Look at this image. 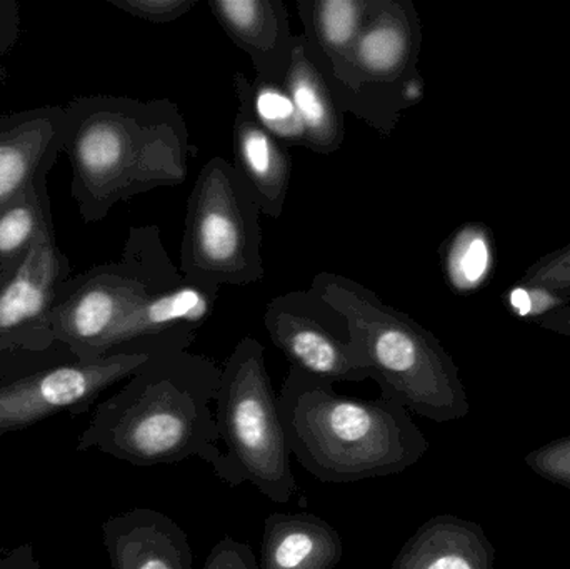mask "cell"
<instances>
[{
  "mask_svg": "<svg viewBox=\"0 0 570 569\" xmlns=\"http://www.w3.org/2000/svg\"><path fill=\"white\" fill-rule=\"evenodd\" d=\"M344 555L341 534L312 513H273L264 523L261 569H335Z\"/></svg>",
  "mask_w": 570,
  "mask_h": 569,
  "instance_id": "cell-18",
  "label": "cell"
},
{
  "mask_svg": "<svg viewBox=\"0 0 570 569\" xmlns=\"http://www.w3.org/2000/svg\"><path fill=\"white\" fill-rule=\"evenodd\" d=\"M0 569H42L32 543H20L0 550Z\"/></svg>",
  "mask_w": 570,
  "mask_h": 569,
  "instance_id": "cell-29",
  "label": "cell"
},
{
  "mask_svg": "<svg viewBox=\"0 0 570 569\" xmlns=\"http://www.w3.org/2000/svg\"><path fill=\"white\" fill-rule=\"evenodd\" d=\"M288 450L322 483L392 477L429 451L411 411L394 398L344 396L334 384L288 367L279 393Z\"/></svg>",
  "mask_w": 570,
  "mask_h": 569,
  "instance_id": "cell-3",
  "label": "cell"
},
{
  "mask_svg": "<svg viewBox=\"0 0 570 569\" xmlns=\"http://www.w3.org/2000/svg\"><path fill=\"white\" fill-rule=\"evenodd\" d=\"M521 283L544 287L570 297V243L561 249L539 257L522 274Z\"/></svg>",
  "mask_w": 570,
  "mask_h": 569,
  "instance_id": "cell-24",
  "label": "cell"
},
{
  "mask_svg": "<svg viewBox=\"0 0 570 569\" xmlns=\"http://www.w3.org/2000/svg\"><path fill=\"white\" fill-rule=\"evenodd\" d=\"M223 457L214 473L229 487L250 483L276 503L297 493L291 450L281 420L279 394L266 367V351L254 337L236 344L223 364L216 396Z\"/></svg>",
  "mask_w": 570,
  "mask_h": 569,
  "instance_id": "cell-5",
  "label": "cell"
},
{
  "mask_svg": "<svg viewBox=\"0 0 570 569\" xmlns=\"http://www.w3.org/2000/svg\"><path fill=\"white\" fill-rule=\"evenodd\" d=\"M233 86L239 106L246 107L267 133L287 147H305L304 127L284 84L267 82L257 77L250 82L244 73L236 72Z\"/></svg>",
  "mask_w": 570,
  "mask_h": 569,
  "instance_id": "cell-21",
  "label": "cell"
},
{
  "mask_svg": "<svg viewBox=\"0 0 570 569\" xmlns=\"http://www.w3.org/2000/svg\"><path fill=\"white\" fill-rule=\"evenodd\" d=\"M20 36V7L16 0H0V57L6 56Z\"/></svg>",
  "mask_w": 570,
  "mask_h": 569,
  "instance_id": "cell-28",
  "label": "cell"
},
{
  "mask_svg": "<svg viewBox=\"0 0 570 569\" xmlns=\"http://www.w3.org/2000/svg\"><path fill=\"white\" fill-rule=\"evenodd\" d=\"M102 540L114 569H193L186 531L166 513L136 508L102 524Z\"/></svg>",
  "mask_w": 570,
  "mask_h": 569,
  "instance_id": "cell-14",
  "label": "cell"
},
{
  "mask_svg": "<svg viewBox=\"0 0 570 569\" xmlns=\"http://www.w3.org/2000/svg\"><path fill=\"white\" fill-rule=\"evenodd\" d=\"M284 87L304 127L305 149L322 156L337 153L345 139V112L327 80L308 57L302 33L295 36Z\"/></svg>",
  "mask_w": 570,
  "mask_h": 569,
  "instance_id": "cell-19",
  "label": "cell"
},
{
  "mask_svg": "<svg viewBox=\"0 0 570 569\" xmlns=\"http://www.w3.org/2000/svg\"><path fill=\"white\" fill-rule=\"evenodd\" d=\"M207 6L233 43L250 57L257 79L284 84L295 36L283 0H209Z\"/></svg>",
  "mask_w": 570,
  "mask_h": 569,
  "instance_id": "cell-13",
  "label": "cell"
},
{
  "mask_svg": "<svg viewBox=\"0 0 570 569\" xmlns=\"http://www.w3.org/2000/svg\"><path fill=\"white\" fill-rule=\"evenodd\" d=\"M525 464L544 480L570 490V434L529 453Z\"/></svg>",
  "mask_w": 570,
  "mask_h": 569,
  "instance_id": "cell-25",
  "label": "cell"
},
{
  "mask_svg": "<svg viewBox=\"0 0 570 569\" xmlns=\"http://www.w3.org/2000/svg\"><path fill=\"white\" fill-rule=\"evenodd\" d=\"M70 277L53 217L26 256L0 267V374L70 353L53 334V310Z\"/></svg>",
  "mask_w": 570,
  "mask_h": 569,
  "instance_id": "cell-9",
  "label": "cell"
},
{
  "mask_svg": "<svg viewBox=\"0 0 570 569\" xmlns=\"http://www.w3.org/2000/svg\"><path fill=\"white\" fill-rule=\"evenodd\" d=\"M203 569H261L250 545L226 537L213 548Z\"/></svg>",
  "mask_w": 570,
  "mask_h": 569,
  "instance_id": "cell-27",
  "label": "cell"
},
{
  "mask_svg": "<svg viewBox=\"0 0 570 569\" xmlns=\"http://www.w3.org/2000/svg\"><path fill=\"white\" fill-rule=\"evenodd\" d=\"M63 109L62 153L83 223H100L139 194L186 183L194 146L173 100L96 94L76 97Z\"/></svg>",
  "mask_w": 570,
  "mask_h": 569,
  "instance_id": "cell-1",
  "label": "cell"
},
{
  "mask_svg": "<svg viewBox=\"0 0 570 569\" xmlns=\"http://www.w3.org/2000/svg\"><path fill=\"white\" fill-rule=\"evenodd\" d=\"M264 326L291 367L332 384L371 380L347 324L311 290L274 297Z\"/></svg>",
  "mask_w": 570,
  "mask_h": 569,
  "instance_id": "cell-11",
  "label": "cell"
},
{
  "mask_svg": "<svg viewBox=\"0 0 570 569\" xmlns=\"http://www.w3.org/2000/svg\"><path fill=\"white\" fill-rule=\"evenodd\" d=\"M391 569H495V548L481 524L438 514L405 541Z\"/></svg>",
  "mask_w": 570,
  "mask_h": 569,
  "instance_id": "cell-16",
  "label": "cell"
},
{
  "mask_svg": "<svg viewBox=\"0 0 570 569\" xmlns=\"http://www.w3.org/2000/svg\"><path fill=\"white\" fill-rule=\"evenodd\" d=\"M63 106H40L0 116V209L47 174L62 153Z\"/></svg>",
  "mask_w": 570,
  "mask_h": 569,
  "instance_id": "cell-12",
  "label": "cell"
},
{
  "mask_svg": "<svg viewBox=\"0 0 570 569\" xmlns=\"http://www.w3.org/2000/svg\"><path fill=\"white\" fill-rule=\"evenodd\" d=\"M183 283L159 227H130L119 259L63 283L53 310L56 340L80 361L107 356L126 321L147 301Z\"/></svg>",
  "mask_w": 570,
  "mask_h": 569,
  "instance_id": "cell-6",
  "label": "cell"
},
{
  "mask_svg": "<svg viewBox=\"0 0 570 569\" xmlns=\"http://www.w3.org/2000/svg\"><path fill=\"white\" fill-rule=\"evenodd\" d=\"M261 207L230 160L213 157L187 199L179 271L200 286H249L266 276Z\"/></svg>",
  "mask_w": 570,
  "mask_h": 569,
  "instance_id": "cell-7",
  "label": "cell"
},
{
  "mask_svg": "<svg viewBox=\"0 0 570 569\" xmlns=\"http://www.w3.org/2000/svg\"><path fill=\"white\" fill-rule=\"evenodd\" d=\"M159 353L119 351L80 361L72 353L0 374V436L27 430L57 414L87 413L100 394L129 380Z\"/></svg>",
  "mask_w": 570,
  "mask_h": 569,
  "instance_id": "cell-10",
  "label": "cell"
},
{
  "mask_svg": "<svg viewBox=\"0 0 570 569\" xmlns=\"http://www.w3.org/2000/svg\"><path fill=\"white\" fill-rule=\"evenodd\" d=\"M311 291L345 321L381 394L435 423L469 416L458 364L432 331L342 274H315Z\"/></svg>",
  "mask_w": 570,
  "mask_h": 569,
  "instance_id": "cell-4",
  "label": "cell"
},
{
  "mask_svg": "<svg viewBox=\"0 0 570 569\" xmlns=\"http://www.w3.org/2000/svg\"><path fill=\"white\" fill-rule=\"evenodd\" d=\"M52 217V200L47 179L39 180L0 209V267L16 263L29 253L47 220Z\"/></svg>",
  "mask_w": 570,
  "mask_h": 569,
  "instance_id": "cell-22",
  "label": "cell"
},
{
  "mask_svg": "<svg viewBox=\"0 0 570 569\" xmlns=\"http://www.w3.org/2000/svg\"><path fill=\"white\" fill-rule=\"evenodd\" d=\"M223 366L187 351L150 357L112 396L97 404L77 450L100 451L132 467L223 457L216 403Z\"/></svg>",
  "mask_w": 570,
  "mask_h": 569,
  "instance_id": "cell-2",
  "label": "cell"
},
{
  "mask_svg": "<svg viewBox=\"0 0 570 569\" xmlns=\"http://www.w3.org/2000/svg\"><path fill=\"white\" fill-rule=\"evenodd\" d=\"M422 23L412 0H372L335 99L345 114L391 137L425 94L419 72Z\"/></svg>",
  "mask_w": 570,
  "mask_h": 569,
  "instance_id": "cell-8",
  "label": "cell"
},
{
  "mask_svg": "<svg viewBox=\"0 0 570 569\" xmlns=\"http://www.w3.org/2000/svg\"><path fill=\"white\" fill-rule=\"evenodd\" d=\"M538 326H541L542 330L561 334V336L569 337L570 340V304L569 306L562 307V310L554 311V313L546 316Z\"/></svg>",
  "mask_w": 570,
  "mask_h": 569,
  "instance_id": "cell-30",
  "label": "cell"
},
{
  "mask_svg": "<svg viewBox=\"0 0 570 569\" xmlns=\"http://www.w3.org/2000/svg\"><path fill=\"white\" fill-rule=\"evenodd\" d=\"M495 263L494 234L484 223L462 224L441 247L442 273L459 296L484 290L494 277Z\"/></svg>",
  "mask_w": 570,
  "mask_h": 569,
  "instance_id": "cell-20",
  "label": "cell"
},
{
  "mask_svg": "<svg viewBox=\"0 0 570 569\" xmlns=\"http://www.w3.org/2000/svg\"><path fill=\"white\" fill-rule=\"evenodd\" d=\"M505 310L525 323L539 324L546 316L569 306L570 297L561 296L544 287L529 286L519 281L514 286L502 293Z\"/></svg>",
  "mask_w": 570,
  "mask_h": 569,
  "instance_id": "cell-23",
  "label": "cell"
},
{
  "mask_svg": "<svg viewBox=\"0 0 570 569\" xmlns=\"http://www.w3.org/2000/svg\"><path fill=\"white\" fill-rule=\"evenodd\" d=\"M372 0H298L297 12L308 57L331 86L338 89L352 50L364 30Z\"/></svg>",
  "mask_w": 570,
  "mask_h": 569,
  "instance_id": "cell-17",
  "label": "cell"
},
{
  "mask_svg": "<svg viewBox=\"0 0 570 569\" xmlns=\"http://www.w3.org/2000/svg\"><path fill=\"white\" fill-rule=\"evenodd\" d=\"M233 156L234 169L256 197L261 213L279 219L291 187V150L243 106L233 124Z\"/></svg>",
  "mask_w": 570,
  "mask_h": 569,
  "instance_id": "cell-15",
  "label": "cell"
},
{
  "mask_svg": "<svg viewBox=\"0 0 570 569\" xmlns=\"http://www.w3.org/2000/svg\"><path fill=\"white\" fill-rule=\"evenodd\" d=\"M106 2L136 19L157 23V26L176 22L197 6V0H106Z\"/></svg>",
  "mask_w": 570,
  "mask_h": 569,
  "instance_id": "cell-26",
  "label": "cell"
}]
</instances>
